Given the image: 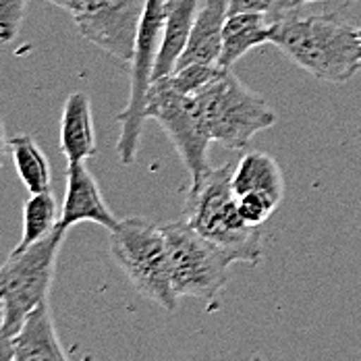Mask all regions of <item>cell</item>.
I'll return each mask as SVG.
<instances>
[{
  "mask_svg": "<svg viewBox=\"0 0 361 361\" xmlns=\"http://www.w3.org/2000/svg\"><path fill=\"white\" fill-rule=\"evenodd\" d=\"M197 6L200 0H166V21H164L158 61H156L154 81L162 77H171L177 71L179 59L191 37Z\"/></svg>",
  "mask_w": 361,
  "mask_h": 361,
  "instance_id": "14",
  "label": "cell"
},
{
  "mask_svg": "<svg viewBox=\"0 0 361 361\" xmlns=\"http://www.w3.org/2000/svg\"><path fill=\"white\" fill-rule=\"evenodd\" d=\"M25 13V0H0V39L2 44L19 36Z\"/></svg>",
  "mask_w": 361,
  "mask_h": 361,
  "instance_id": "21",
  "label": "cell"
},
{
  "mask_svg": "<svg viewBox=\"0 0 361 361\" xmlns=\"http://www.w3.org/2000/svg\"><path fill=\"white\" fill-rule=\"evenodd\" d=\"M360 37H361V27H360Z\"/></svg>",
  "mask_w": 361,
  "mask_h": 361,
  "instance_id": "27",
  "label": "cell"
},
{
  "mask_svg": "<svg viewBox=\"0 0 361 361\" xmlns=\"http://www.w3.org/2000/svg\"><path fill=\"white\" fill-rule=\"evenodd\" d=\"M270 44L297 67L328 83H347L361 69L360 27L332 13L285 11L270 25Z\"/></svg>",
  "mask_w": 361,
  "mask_h": 361,
  "instance_id": "1",
  "label": "cell"
},
{
  "mask_svg": "<svg viewBox=\"0 0 361 361\" xmlns=\"http://www.w3.org/2000/svg\"><path fill=\"white\" fill-rule=\"evenodd\" d=\"M235 13H259L272 15V21L283 13V0H228V15Z\"/></svg>",
  "mask_w": 361,
  "mask_h": 361,
  "instance_id": "22",
  "label": "cell"
},
{
  "mask_svg": "<svg viewBox=\"0 0 361 361\" xmlns=\"http://www.w3.org/2000/svg\"><path fill=\"white\" fill-rule=\"evenodd\" d=\"M310 2H320V0H283V13L295 8V6H301V4H310ZM345 2H355V0H345Z\"/></svg>",
  "mask_w": 361,
  "mask_h": 361,
  "instance_id": "24",
  "label": "cell"
},
{
  "mask_svg": "<svg viewBox=\"0 0 361 361\" xmlns=\"http://www.w3.org/2000/svg\"><path fill=\"white\" fill-rule=\"evenodd\" d=\"M233 191L237 197L245 193H264L281 204L285 195V179L279 162L264 152L243 154L233 171Z\"/></svg>",
  "mask_w": 361,
  "mask_h": 361,
  "instance_id": "16",
  "label": "cell"
},
{
  "mask_svg": "<svg viewBox=\"0 0 361 361\" xmlns=\"http://www.w3.org/2000/svg\"><path fill=\"white\" fill-rule=\"evenodd\" d=\"M6 341L11 343L13 361H69L54 328L50 301L34 310L21 330Z\"/></svg>",
  "mask_w": 361,
  "mask_h": 361,
  "instance_id": "12",
  "label": "cell"
},
{
  "mask_svg": "<svg viewBox=\"0 0 361 361\" xmlns=\"http://www.w3.org/2000/svg\"><path fill=\"white\" fill-rule=\"evenodd\" d=\"M46 2H50V4H54V6H59L63 11H69L71 15L79 8V0H46Z\"/></svg>",
  "mask_w": 361,
  "mask_h": 361,
  "instance_id": "23",
  "label": "cell"
},
{
  "mask_svg": "<svg viewBox=\"0 0 361 361\" xmlns=\"http://www.w3.org/2000/svg\"><path fill=\"white\" fill-rule=\"evenodd\" d=\"M164 21H166V0H147L135 52L131 59L127 109L118 112L116 116L121 123V137L116 142V154L123 164H133L137 158L144 123L147 118L145 116L147 94L154 83V71H156L160 44H162Z\"/></svg>",
  "mask_w": 361,
  "mask_h": 361,
  "instance_id": "8",
  "label": "cell"
},
{
  "mask_svg": "<svg viewBox=\"0 0 361 361\" xmlns=\"http://www.w3.org/2000/svg\"><path fill=\"white\" fill-rule=\"evenodd\" d=\"M252 361H264V360H262V357H259V355H253Z\"/></svg>",
  "mask_w": 361,
  "mask_h": 361,
  "instance_id": "25",
  "label": "cell"
},
{
  "mask_svg": "<svg viewBox=\"0 0 361 361\" xmlns=\"http://www.w3.org/2000/svg\"><path fill=\"white\" fill-rule=\"evenodd\" d=\"M193 98L202 109L212 142L235 152L245 149L255 133L276 123L274 110L231 69H222Z\"/></svg>",
  "mask_w": 361,
  "mask_h": 361,
  "instance_id": "5",
  "label": "cell"
},
{
  "mask_svg": "<svg viewBox=\"0 0 361 361\" xmlns=\"http://www.w3.org/2000/svg\"><path fill=\"white\" fill-rule=\"evenodd\" d=\"M110 253L140 295L166 312L177 310L179 295L173 287L162 224L142 216L123 218L110 233Z\"/></svg>",
  "mask_w": 361,
  "mask_h": 361,
  "instance_id": "3",
  "label": "cell"
},
{
  "mask_svg": "<svg viewBox=\"0 0 361 361\" xmlns=\"http://www.w3.org/2000/svg\"><path fill=\"white\" fill-rule=\"evenodd\" d=\"M59 222L61 212L52 191L32 193V197L23 206V235L13 252H23L30 245L37 243L39 239L50 235L59 226Z\"/></svg>",
  "mask_w": 361,
  "mask_h": 361,
  "instance_id": "18",
  "label": "cell"
},
{
  "mask_svg": "<svg viewBox=\"0 0 361 361\" xmlns=\"http://www.w3.org/2000/svg\"><path fill=\"white\" fill-rule=\"evenodd\" d=\"M239 212L250 226H262L279 208V202L264 193H245L237 197Z\"/></svg>",
  "mask_w": 361,
  "mask_h": 361,
  "instance_id": "20",
  "label": "cell"
},
{
  "mask_svg": "<svg viewBox=\"0 0 361 361\" xmlns=\"http://www.w3.org/2000/svg\"><path fill=\"white\" fill-rule=\"evenodd\" d=\"M162 231L177 295L212 303L228 283V268L235 264L233 257L193 231L185 220L162 224Z\"/></svg>",
  "mask_w": 361,
  "mask_h": 361,
  "instance_id": "6",
  "label": "cell"
},
{
  "mask_svg": "<svg viewBox=\"0 0 361 361\" xmlns=\"http://www.w3.org/2000/svg\"><path fill=\"white\" fill-rule=\"evenodd\" d=\"M65 233L56 226L50 235L39 239L23 252H11L0 270V303H2V330L0 338H13L27 316L48 301L52 287L59 250Z\"/></svg>",
  "mask_w": 361,
  "mask_h": 361,
  "instance_id": "4",
  "label": "cell"
},
{
  "mask_svg": "<svg viewBox=\"0 0 361 361\" xmlns=\"http://www.w3.org/2000/svg\"><path fill=\"white\" fill-rule=\"evenodd\" d=\"M226 19L228 0H200L191 37L179 59L177 69L189 65H218Z\"/></svg>",
  "mask_w": 361,
  "mask_h": 361,
  "instance_id": "11",
  "label": "cell"
},
{
  "mask_svg": "<svg viewBox=\"0 0 361 361\" xmlns=\"http://www.w3.org/2000/svg\"><path fill=\"white\" fill-rule=\"evenodd\" d=\"M270 17L259 13L228 15L222 32V52L218 59L220 69H233V65L252 48L270 44Z\"/></svg>",
  "mask_w": 361,
  "mask_h": 361,
  "instance_id": "15",
  "label": "cell"
},
{
  "mask_svg": "<svg viewBox=\"0 0 361 361\" xmlns=\"http://www.w3.org/2000/svg\"><path fill=\"white\" fill-rule=\"evenodd\" d=\"M79 222H96L110 233L118 226V218L112 214L109 204L104 202L100 187L85 166V162H69L67 166V189L65 202L61 208V222L63 231H69Z\"/></svg>",
  "mask_w": 361,
  "mask_h": 361,
  "instance_id": "10",
  "label": "cell"
},
{
  "mask_svg": "<svg viewBox=\"0 0 361 361\" xmlns=\"http://www.w3.org/2000/svg\"><path fill=\"white\" fill-rule=\"evenodd\" d=\"M357 135H360V140H361V127H360V131H357Z\"/></svg>",
  "mask_w": 361,
  "mask_h": 361,
  "instance_id": "26",
  "label": "cell"
},
{
  "mask_svg": "<svg viewBox=\"0 0 361 361\" xmlns=\"http://www.w3.org/2000/svg\"><path fill=\"white\" fill-rule=\"evenodd\" d=\"M218 65H189V67H180L171 75L173 85L187 94V96H195L200 90H204L208 83H212L220 75Z\"/></svg>",
  "mask_w": 361,
  "mask_h": 361,
  "instance_id": "19",
  "label": "cell"
},
{
  "mask_svg": "<svg viewBox=\"0 0 361 361\" xmlns=\"http://www.w3.org/2000/svg\"><path fill=\"white\" fill-rule=\"evenodd\" d=\"M61 152L67 162H85L96 156L92 102L83 92H75L65 100L61 116Z\"/></svg>",
  "mask_w": 361,
  "mask_h": 361,
  "instance_id": "13",
  "label": "cell"
},
{
  "mask_svg": "<svg viewBox=\"0 0 361 361\" xmlns=\"http://www.w3.org/2000/svg\"><path fill=\"white\" fill-rule=\"evenodd\" d=\"M6 149L13 156L15 171L30 193L50 191L52 185V166L42 152V147L30 135H15L6 140Z\"/></svg>",
  "mask_w": 361,
  "mask_h": 361,
  "instance_id": "17",
  "label": "cell"
},
{
  "mask_svg": "<svg viewBox=\"0 0 361 361\" xmlns=\"http://www.w3.org/2000/svg\"><path fill=\"white\" fill-rule=\"evenodd\" d=\"M235 164L226 162L210 169L197 185H189L185 195L183 220L208 241L228 253L233 262L257 264L262 259L259 226H250L233 191Z\"/></svg>",
  "mask_w": 361,
  "mask_h": 361,
  "instance_id": "2",
  "label": "cell"
},
{
  "mask_svg": "<svg viewBox=\"0 0 361 361\" xmlns=\"http://www.w3.org/2000/svg\"><path fill=\"white\" fill-rule=\"evenodd\" d=\"M145 116L158 121V125L177 147L180 160L191 177V185H197L210 171L208 145L212 144L197 100L179 92L173 85L171 77H162L156 79L149 87Z\"/></svg>",
  "mask_w": 361,
  "mask_h": 361,
  "instance_id": "7",
  "label": "cell"
},
{
  "mask_svg": "<svg viewBox=\"0 0 361 361\" xmlns=\"http://www.w3.org/2000/svg\"><path fill=\"white\" fill-rule=\"evenodd\" d=\"M147 0H79L73 13L79 34L114 56L131 63Z\"/></svg>",
  "mask_w": 361,
  "mask_h": 361,
  "instance_id": "9",
  "label": "cell"
}]
</instances>
